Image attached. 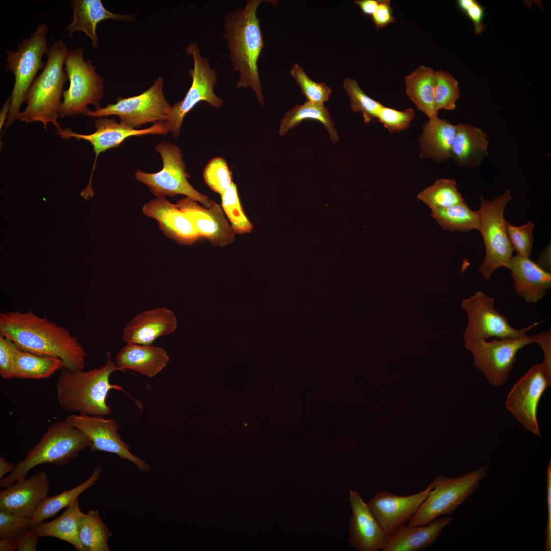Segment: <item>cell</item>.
<instances>
[{"mask_svg": "<svg viewBox=\"0 0 551 551\" xmlns=\"http://www.w3.org/2000/svg\"><path fill=\"white\" fill-rule=\"evenodd\" d=\"M0 334L22 350L61 359L65 368H85L87 354L77 337L63 326L31 310L1 313Z\"/></svg>", "mask_w": 551, "mask_h": 551, "instance_id": "6da1fadb", "label": "cell"}, {"mask_svg": "<svg viewBox=\"0 0 551 551\" xmlns=\"http://www.w3.org/2000/svg\"><path fill=\"white\" fill-rule=\"evenodd\" d=\"M263 1L247 0L244 6L227 13L223 35L232 67L238 73L236 88H251L262 106L265 102L258 63L265 43L257 12Z\"/></svg>", "mask_w": 551, "mask_h": 551, "instance_id": "7a4b0ae2", "label": "cell"}, {"mask_svg": "<svg viewBox=\"0 0 551 551\" xmlns=\"http://www.w3.org/2000/svg\"><path fill=\"white\" fill-rule=\"evenodd\" d=\"M106 356L103 366L91 370L62 369L56 386L59 405L63 411L97 416L111 413V408L106 402L109 391H125L120 386L110 382L112 372L123 371L112 361L110 352H107Z\"/></svg>", "mask_w": 551, "mask_h": 551, "instance_id": "3957f363", "label": "cell"}, {"mask_svg": "<svg viewBox=\"0 0 551 551\" xmlns=\"http://www.w3.org/2000/svg\"><path fill=\"white\" fill-rule=\"evenodd\" d=\"M68 52L62 39L57 40L49 47L45 54L47 58L45 65L26 95L27 106L18 117L21 121L40 122L45 130L49 123L57 130L60 128L57 119L60 116L63 87L68 80L63 69Z\"/></svg>", "mask_w": 551, "mask_h": 551, "instance_id": "277c9868", "label": "cell"}, {"mask_svg": "<svg viewBox=\"0 0 551 551\" xmlns=\"http://www.w3.org/2000/svg\"><path fill=\"white\" fill-rule=\"evenodd\" d=\"M90 445L91 441L86 434L65 419L54 422L14 470L1 479L0 485L3 488L7 487L26 477L31 469L41 464L64 467Z\"/></svg>", "mask_w": 551, "mask_h": 551, "instance_id": "5b68a950", "label": "cell"}, {"mask_svg": "<svg viewBox=\"0 0 551 551\" xmlns=\"http://www.w3.org/2000/svg\"><path fill=\"white\" fill-rule=\"evenodd\" d=\"M48 30V26L40 23L29 38L19 44L16 51L7 50L6 69L13 74L15 82L6 127L11 126L18 119L21 105L38 71L45 65L42 59L49 48L46 38Z\"/></svg>", "mask_w": 551, "mask_h": 551, "instance_id": "8992f818", "label": "cell"}, {"mask_svg": "<svg viewBox=\"0 0 551 551\" xmlns=\"http://www.w3.org/2000/svg\"><path fill=\"white\" fill-rule=\"evenodd\" d=\"M481 206L478 210L480 218V230L485 246V258L479 267L483 277L489 279L499 267L508 268L513 257V248L506 229L504 216L508 204L513 199L507 189L492 201L480 195Z\"/></svg>", "mask_w": 551, "mask_h": 551, "instance_id": "52a82bcc", "label": "cell"}, {"mask_svg": "<svg viewBox=\"0 0 551 551\" xmlns=\"http://www.w3.org/2000/svg\"><path fill=\"white\" fill-rule=\"evenodd\" d=\"M488 466L480 467L456 478L438 475L433 488L408 525L427 524L441 515L450 514L466 501L487 474Z\"/></svg>", "mask_w": 551, "mask_h": 551, "instance_id": "ba28073f", "label": "cell"}, {"mask_svg": "<svg viewBox=\"0 0 551 551\" xmlns=\"http://www.w3.org/2000/svg\"><path fill=\"white\" fill-rule=\"evenodd\" d=\"M83 48L78 47L68 51L64 61V70L69 81V87L63 93V101L59 110L62 117L85 115L87 106L100 107L103 97L104 79L95 71L90 60L85 61Z\"/></svg>", "mask_w": 551, "mask_h": 551, "instance_id": "9c48e42d", "label": "cell"}, {"mask_svg": "<svg viewBox=\"0 0 551 551\" xmlns=\"http://www.w3.org/2000/svg\"><path fill=\"white\" fill-rule=\"evenodd\" d=\"M155 149L161 156L163 168L155 173L138 170L135 174L136 179L145 184L157 197L182 194L207 208L211 207L214 201L197 191L189 183L188 179L190 176L186 171L180 148L164 141L157 144Z\"/></svg>", "mask_w": 551, "mask_h": 551, "instance_id": "30bf717a", "label": "cell"}, {"mask_svg": "<svg viewBox=\"0 0 551 551\" xmlns=\"http://www.w3.org/2000/svg\"><path fill=\"white\" fill-rule=\"evenodd\" d=\"M185 52L193 59V67L188 70L192 83L183 99L171 106L165 121L174 138L180 135L185 116L200 102H206L217 109L224 105L214 90L218 80L216 71L211 67L209 60L202 56L197 43H190Z\"/></svg>", "mask_w": 551, "mask_h": 551, "instance_id": "8fae6325", "label": "cell"}, {"mask_svg": "<svg viewBox=\"0 0 551 551\" xmlns=\"http://www.w3.org/2000/svg\"><path fill=\"white\" fill-rule=\"evenodd\" d=\"M164 79L159 77L146 91L127 98L118 97L116 103L109 104L94 111L88 110L84 116L102 117L117 115L120 122L131 128L148 122H165L171 106L163 94Z\"/></svg>", "mask_w": 551, "mask_h": 551, "instance_id": "7c38bea8", "label": "cell"}, {"mask_svg": "<svg viewBox=\"0 0 551 551\" xmlns=\"http://www.w3.org/2000/svg\"><path fill=\"white\" fill-rule=\"evenodd\" d=\"M494 302L493 297L481 291L462 300L461 307L466 313L468 320L463 333L465 341L490 338H523L527 336L528 331L544 321L534 322L525 328L515 329L494 308Z\"/></svg>", "mask_w": 551, "mask_h": 551, "instance_id": "4fadbf2b", "label": "cell"}, {"mask_svg": "<svg viewBox=\"0 0 551 551\" xmlns=\"http://www.w3.org/2000/svg\"><path fill=\"white\" fill-rule=\"evenodd\" d=\"M533 343L529 336L519 338H493L465 341L473 356V365L495 387L504 385L516 361L520 349Z\"/></svg>", "mask_w": 551, "mask_h": 551, "instance_id": "5bb4252c", "label": "cell"}, {"mask_svg": "<svg viewBox=\"0 0 551 551\" xmlns=\"http://www.w3.org/2000/svg\"><path fill=\"white\" fill-rule=\"evenodd\" d=\"M551 384V368L543 362L532 366L508 393L506 407L523 428L540 436L537 413L540 399Z\"/></svg>", "mask_w": 551, "mask_h": 551, "instance_id": "9a60e30c", "label": "cell"}, {"mask_svg": "<svg viewBox=\"0 0 551 551\" xmlns=\"http://www.w3.org/2000/svg\"><path fill=\"white\" fill-rule=\"evenodd\" d=\"M96 131L90 134H80L70 129L57 130V133L62 138L69 139L74 138L89 142L93 147L95 154V160L87 186L83 190L80 194L86 200L93 197L94 193L91 187V181L96 161L99 155L108 149L119 146L127 138L133 136H140L147 134H166L169 130L165 122H157L149 128L136 130L129 127L120 122L118 123L114 118H99L94 123Z\"/></svg>", "mask_w": 551, "mask_h": 551, "instance_id": "2e32d148", "label": "cell"}, {"mask_svg": "<svg viewBox=\"0 0 551 551\" xmlns=\"http://www.w3.org/2000/svg\"><path fill=\"white\" fill-rule=\"evenodd\" d=\"M65 420L89 438L91 452L112 453L130 461L140 471L146 472L150 470L147 463L130 452L129 445L122 440L118 433L119 426L114 419L105 418L103 416L71 414Z\"/></svg>", "mask_w": 551, "mask_h": 551, "instance_id": "e0dca14e", "label": "cell"}, {"mask_svg": "<svg viewBox=\"0 0 551 551\" xmlns=\"http://www.w3.org/2000/svg\"><path fill=\"white\" fill-rule=\"evenodd\" d=\"M433 488L432 482L424 490L406 496L385 491L379 492L368 505L383 530L389 535L411 519Z\"/></svg>", "mask_w": 551, "mask_h": 551, "instance_id": "ac0fdd59", "label": "cell"}, {"mask_svg": "<svg viewBox=\"0 0 551 551\" xmlns=\"http://www.w3.org/2000/svg\"><path fill=\"white\" fill-rule=\"evenodd\" d=\"M49 482L41 470L29 478L18 480L0 491V510L32 518L48 496Z\"/></svg>", "mask_w": 551, "mask_h": 551, "instance_id": "d6986e66", "label": "cell"}, {"mask_svg": "<svg viewBox=\"0 0 551 551\" xmlns=\"http://www.w3.org/2000/svg\"><path fill=\"white\" fill-rule=\"evenodd\" d=\"M177 204L192 222L199 237H205L213 245L220 247L234 241L236 233L220 206L215 202L209 208L203 207L186 197L178 201Z\"/></svg>", "mask_w": 551, "mask_h": 551, "instance_id": "ffe728a7", "label": "cell"}, {"mask_svg": "<svg viewBox=\"0 0 551 551\" xmlns=\"http://www.w3.org/2000/svg\"><path fill=\"white\" fill-rule=\"evenodd\" d=\"M349 500L352 509L349 522V542L359 551L382 549L388 535L384 532L368 504L357 491L349 490Z\"/></svg>", "mask_w": 551, "mask_h": 551, "instance_id": "44dd1931", "label": "cell"}, {"mask_svg": "<svg viewBox=\"0 0 551 551\" xmlns=\"http://www.w3.org/2000/svg\"><path fill=\"white\" fill-rule=\"evenodd\" d=\"M142 213L156 219L164 235L184 245L191 244L199 237L192 222L177 204L169 202L165 197L156 198L145 204Z\"/></svg>", "mask_w": 551, "mask_h": 551, "instance_id": "7402d4cb", "label": "cell"}, {"mask_svg": "<svg viewBox=\"0 0 551 551\" xmlns=\"http://www.w3.org/2000/svg\"><path fill=\"white\" fill-rule=\"evenodd\" d=\"M177 327L173 312L165 307L147 310L135 315L122 330L127 343L152 345L159 337L170 334Z\"/></svg>", "mask_w": 551, "mask_h": 551, "instance_id": "603a6c76", "label": "cell"}, {"mask_svg": "<svg viewBox=\"0 0 551 551\" xmlns=\"http://www.w3.org/2000/svg\"><path fill=\"white\" fill-rule=\"evenodd\" d=\"M515 291L526 302L536 303L543 298L551 287V273L529 257L517 255L509 262Z\"/></svg>", "mask_w": 551, "mask_h": 551, "instance_id": "cb8c5ba5", "label": "cell"}, {"mask_svg": "<svg viewBox=\"0 0 551 551\" xmlns=\"http://www.w3.org/2000/svg\"><path fill=\"white\" fill-rule=\"evenodd\" d=\"M453 520L451 517L437 518L427 524L405 525L388 536L383 551H419L431 546L443 529Z\"/></svg>", "mask_w": 551, "mask_h": 551, "instance_id": "d4e9b609", "label": "cell"}, {"mask_svg": "<svg viewBox=\"0 0 551 551\" xmlns=\"http://www.w3.org/2000/svg\"><path fill=\"white\" fill-rule=\"evenodd\" d=\"M71 6L73 17L66 28L69 31L67 37L71 36L77 31L83 32L91 39L92 46L95 48L99 44L97 25L101 21L110 19L133 21L134 19L133 14L112 13L105 8L101 0H73Z\"/></svg>", "mask_w": 551, "mask_h": 551, "instance_id": "484cf974", "label": "cell"}, {"mask_svg": "<svg viewBox=\"0 0 551 551\" xmlns=\"http://www.w3.org/2000/svg\"><path fill=\"white\" fill-rule=\"evenodd\" d=\"M115 360L123 372L129 369L152 378L166 367L169 357L161 346L127 343Z\"/></svg>", "mask_w": 551, "mask_h": 551, "instance_id": "4316f807", "label": "cell"}, {"mask_svg": "<svg viewBox=\"0 0 551 551\" xmlns=\"http://www.w3.org/2000/svg\"><path fill=\"white\" fill-rule=\"evenodd\" d=\"M456 126L450 158L460 166L478 169L488 156L487 134L472 124L459 123Z\"/></svg>", "mask_w": 551, "mask_h": 551, "instance_id": "83f0119b", "label": "cell"}, {"mask_svg": "<svg viewBox=\"0 0 551 551\" xmlns=\"http://www.w3.org/2000/svg\"><path fill=\"white\" fill-rule=\"evenodd\" d=\"M456 128V125L438 116L429 119L423 125L419 138L420 158H431L438 162L449 159Z\"/></svg>", "mask_w": 551, "mask_h": 551, "instance_id": "f1b7e54d", "label": "cell"}, {"mask_svg": "<svg viewBox=\"0 0 551 551\" xmlns=\"http://www.w3.org/2000/svg\"><path fill=\"white\" fill-rule=\"evenodd\" d=\"M83 514L77 498L59 517L51 521H41L30 529L39 538L54 537L69 543L79 551H85L79 537L80 521Z\"/></svg>", "mask_w": 551, "mask_h": 551, "instance_id": "f546056e", "label": "cell"}, {"mask_svg": "<svg viewBox=\"0 0 551 551\" xmlns=\"http://www.w3.org/2000/svg\"><path fill=\"white\" fill-rule=\"evenodd\" d=\"M435 71L421 65L406 76V93L417 108L431 119L437 117L434 105Z\"/></svg>", "mask_w": 551, "mask_h": 551, "instance_id": "4dcf8cb0", "label": "cell"}, {"mask_svg": "<svg viewBox=\"0 0 551 551\" xmlns=\"http://www.w3.org/2000/svg\"><path fill=\"white\" fill-rule=\"evenodd\" d=\"M65 368L64 362L54 357L36 355L18 348L15 355L14 377L22 379H42Z\"/></svg>", "mask_w": 551, "mask_h": 551, "instance_id": "1f68e13d", "label": "cell"}, {"mask_svg": "<svg viewBox=\"0 0 551 551\" xmlns=\"http://www.w3.org/2000/svg\"><path fill=\"white\" fill-rule=\"evenodd\" d=\"M306 119L320 121L328 130L332 142L335 143L338 140L339 137L335 129V123L330 117L328 108L324 105H317L307 101L302 105H295L286 112L281 121L279 134H286L289 130Z\"/></svg>", "mask_w": 551, "mask_h": 551, "instance_id": "d6a6232c", "label": "cell"}, {"mask_svg": "<svg viewBox=\"0 0 551 551\" xmlns=\"http://www.w3.org/2000/svg\"><path fill=\"white\" fill-rule=\"evenodd\" d=\"M102 468L96 467L85 481L69 490H66L53 496H47L42 502L32 518V527L46 519L54 517L64 508H67L82 492L94 485L100 478Z\"/></svg>", "mask_w": 551, "mask_h": 551, "instance_id": "836d02e7", "label": "cell"}, {"mask_svg": "<svg viewBox=\"0 0 551 551\" xmlns=\"http://www.w3.org/2000/svg\"><path fill=\"white\" fill-rule=\"evenodd\" d=\"M112 535L98 510H90L81 516L79 537L85 551H110L108 539Z\"/></svg>", "mask_w": 551, "mask_h": 551, "instance_id": "e575fe53", "label": "cell"}, {"mask_svg": "<svg viewBox=\"0 0 551 551\" xmlns=\"http://www.w3.org/2000/svg\"><path fill=\"white\" fill-rule=\"evenodd\" d=\"M431 215L445 230L464 232L473 229L480 230L478 211L470 209L465 202L432 211Z\"/></svg>", "mask_w": 551, "mask_h": 551, "instance_id": "d590c367", "label": "cell"}, {"mask_svg": "<svg viewBox=\"0 0 551 551\" xmlns=\"http://www.w3.org/2000/svg\"><path fill=\"white\" fill-rule=\"evenodd\" d=\"M417 199L432 211L448 208L465 202L453 179H439L420 192Z\"/></svg>", "mask_w": 551, "mask_h": 551, "instance_id": "8d00e7d4", "label": "cell"}, {"mask_svg": "<svg viewBox=\"0 0 551 551\" xmlns=\"http://www.w3.org/2000/svg\"><path fill=\"white\" fill-rule=\"evenodd\" d=\"M434 97L436 110H453L460 96L458 81L449 73L443 70L435 71Z\"/></svg>", "mask_w": 551, "mask_h": 551, "instance_id": "74e56055", "label": "cell"}, {"mask_svg": "<svg viewBox=\"0 0 551 551\" xmlns=\"http://www.w3.org/2000/svg\"><path fill=\"white\" fill-rule=\"evenodd\" d=\"M343 87L349 97L351 109L355 112H361L365 123L378 119L384 106L382 104L367 95L353 79L345 78Z\"/></svg>", "mask_w": 551, "mask_h": 551, "instance_id": "f35d334b", "label": "cell"}, {"mask_svg": "<svg viewBox=\"0 0 551 551\" xmlns=\"http://www.w3.org/2000/svg\"><path fill=\"white\" fill-rule=\"evenodd\" d=\"M220 195L222 208L235 233L251 232L253 226L243 212L235 184L233 182Z\"/></svg>", "mask_w": 551, "mask_h": 551, "instance_id": "ab89813d", "label": "cell"}, {"mask_svg": "<svg viewBox=\"0 0 551 551\" xmlns=\"http://www.w3.org/2000/svg\"><path fill=\"white\" fill-rule=\"evenodd\" d=\"M290 74L299 86L307 101L317 105H323L329 100L331 88L323 83H317L310 79L304 69L296 63L293 64Z\"/></svg>", "mask_w": 551, "mask_h": 551, "instance_id": "60d3db41", "label": "cell"}, {"mask_svg": "<svg viewBox=\"0 0 551 551\" xmlns=\"http://www.w3.org/2000/svg\"><path fill=\"white\" fill-rule=\"evenodd\" d=\"M203 178L212 190L220 195L233 182L227 162L221 157L209 161L204 169Z\"/></svg>", "mask_w": 551, "mask_h": 551, "instance_id": "b9f144b4", "label": "cell"}, {"mask_svg": "<svg viewBox=\"0 0 551 551\" xmlns=\"http://www.w3.org/2000/svg\"><path fill=\"white\" fill-rule=\"evenodd\" d=\"M535 227L532 221H528L521 226H513L508 221L506 229L510 243L517 255L530 257L534 242L533 231Z\"/></svg>", "mask_w": 551, "mask_h": 551, "instance_id": "7bdbcfd3", "label": "cell"}, {"mask_svg": "<svg viewBox=\"0 0 551 551\" xmlns=\"http://www.w3.org/2000/svg\"><path fill=\"white\" fill-rule=\"evenodd\" d=\"M414 117V111L412 108L399 111L383 106L378 119L389 132L395 133L407 130Z\"/></svg>", "mask_w": 551, "mask_h": 551, "instance_id": "ee69618b", "label": "cell"}, {"mask_svg": "<svg viewBox=\"0 0 551 551\" xmlns=\"http://www.w3.org/2000/svg\"><path fill=\"white\" fill-rule=\"evenodd\" d=\"M32 528V518L0 510V539L18 538Z\"/></svg>", "mask_w": 551, "mask_h": 551, "instance_id": "f6af8a7d", "label": "cell"}, {"mask_svg": "<svg viewBox=\"0 0 551 551\" xmlns=\"http://www.w3.org/2000/svg\"><path fill=\"white\" fill-rule=\"evenodd\" d=\"M18 348L13 341L0 334V374L3 379L14 378L15 355Z\"/></svg>", "mask_w": 551, "mask_h": 551, "instance_id": "bcb514c9", "label": "cell"}, {"mask_svg": "<svg viewBox=\"0 0 551 551\" xmlns=\"http://www.w3.org/2000/svg\"><path fill=\"white\" fill-rule=\"evenodd\" d=\"M457 6L472 22L475 33L481 34L485 29L483 23L485 15L484 7L475 0H458Z\"/></svg>", "mask_w": 551, "mask_h": 551, "instance_id": "7dc6e473", "label": "cell"}, {"mask_svg": "<svg viewBox=\"0 0 551 551\" xmlns=\"http://www.w3.org/2000/svg\"><path fill=\"white\" fill-rule=\"evenodd\" d=\"M372 19L377 29L385 27L395 21L390 1H380L377 10L372 16Z\"/></svg>", "mask_w": 551, "mask_h": 551, "instance_id": "c3c4849f", "label": "cell"}, {"mask_svg": "<svg viewBox=\"0 0 551 551\" xmlns=\"http://www.w3.org/2000/svg\"><path fill=\"white\" fill-rule=\"evenodd\" d=\"M547 521L545 529L544 550H551V461L548 462L546 472Z\"/></svg>", "mask_w": 551, "mask_h": 551, "instance_id": "681fc988", "label": "cell"}, {"mask_svg": "<svg viewBox=\"0 0 551 551\" xmlns=\"http://www.w3.org/2000/svg\"><path fill=\"white\" fill-rule=\"evenodd\" d=\"M533 343H537L541 348L544 355L543 362L551 368V331H547L532 335L531 336Z\"/></svg>", "mask_w": 551, "mask_h": 551, "instance_id": "f907efd6", "label": "cell"}, {"mask_svg": "<svg viewBox=\"0 0 551 551\" xmlns=\"http://www.w3.org/2000/svg\"><path fill=\"white\" fill-rule=\"evenodd\" d=\"M39 538L30 530L24 532L18 538V551H36Z\"/></svg>", "mask_w": 551, "mask_h": 551, "instance_id": "816d5d0a", "label": "cell"}, {"mask_svg": "<svg viewBox=\"0 0 551 551\" xmlns=\"http://www.w3.org/2000/svg\"><path fill=\"white\" fill-rule=\"evenodd\" d=\"M545 270L550 272V243L548 244L540 254L536 262Z\"/></svg>", "mask_w": 551, "mask_h": 551, "instance_id": "f5cc1de1", "label": "cell"}, {"mask_svg": "<svg viewBox=\"0 0 551 551\" xmlns=\"http://www.w3.org/2000/svg\"><path fill=\"white\" fill-rule=\"evenodd\" d=\"M379 2L376 0H359L356 1L355 3L360 7L364 14L372 16L377 10Z\"/></svg>", "mask_w": 551, "mask_h": 551, "instance_id": "db71d44e", "label": "cell"}, {"mask_svg": "<svg viewBox=\"0 0 551 551\" xmlns=\"http://www.w3.org/2000/svg\"><path fill=\"white\" fill-rule=\"evenodd\" d=\"M18 538L9 537L0 539V551L17 550Z\"/></svg>", "mask_w": 551, "mask_h": 551, "instance_id": "11a10c76", "label": "cell"}, {"mask_svg": "<svg viewBox=\"0 0 551 551\" xmlns=\"http://www.w3.org/2000/svg\"><path fill=\"white\" fill-rule=\"evenodd\" d=\"M15 465L8 462L5 458H0V479L8 473L11 472L14 469Z\"/></svg>", "mask_w": 551, "mask_h": 551, "instance_id": "9f6ffc18", "label": "cell"}, {"mask_svg": "<svg viewBox=\"0 0 551 551\" xmlns=\"http://www.w3.org/2000/svg\"><path fill=\"white\" fill-rule=\"evenodd\" d=\"M10 104H11V97L10 96L9 97V98L6 100V101L4 104L2 109L1 110V111H0V128H1V130L2 129V128L3 127V126L4 124V123H5V122L6 121V118L7 117V114H9V110H10Z\"/></svg>", "mask_w": 551, "mask_h": 551, "instance_id": "6f0895ef", "label": "cell"}]
</instances>
